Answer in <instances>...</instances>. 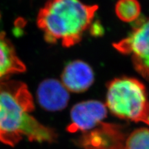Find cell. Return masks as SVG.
<instances>
[{"label":"cell","mask_w":149,"mask_h":149,"mask_svg":"<svg viewBox=\"0 0 149 149\" xmlns=\"http://www.w3.org/2000/svg\"><path fill=\"white\" fill-rule=\"evenodd\" d=\"M34 109L33 98L25 84L0 81V141L10 146L24 138L40 143L55 142L57 133L31 115Z\"/></svg>","instance_id":"cell-1"},{"label":"cell","mask_w":149,"mask_h":149,"mask_svg":"<svg viewBox=\"0 0 149 149\" xmlns=\"http://www.w3.org/2000/svg\"><path fill=\"white\" fill-rule=\"evenodd\" d=\"M98 8L80 0H48L39 11L37 24L48 43L60 41L68 48L80 42Z\"/></svg>","instance_id":"cell-2"},{"label":"cell","mask_w":149,"mask_h":149,"mask_svg":"<svg viewBox=\"0 0 149 149\" xmlns=\"http://www.w3.org/2000/svg\"><path fill=\"white\" fill-rule=\"evenodd\" d=\"M107 107L118 118L149 125V98L145 85L130 77L115 78L107 84Z\"/></svg>","instance_id":"cell-3"},{"label":"cell","mask_w":149,"mask_h":149,"mask_svg":"<svg viewBox=\"0 0 149 149\" xmlns=\"http://www.w3.org/2000/svg\"><path fill=\"white\" fill-rule=\"evenodd\" d=\"M135 22L128 36L113 46L123 55L131 56L134 68L149 81V18Z\"/></svg>","instance_id":"cell-4"},{"label":"cell","mask_w":149,"mask_h":149,"mask_svg":"<svg viewBox=\"0 0 149 149\" xmlns=\"http://www.w3.org/2000/svg\"><path fill=\"white\" fill-rule=\"evenodd\" d=\"M127 137L122 125L101 122L93 129L83 133L77 144L84 149H124Z\"/></svg>","instance_id":"cell-5"},{"label":"cell","mask_w":149,"mask_h":149,"mask_svg":"<svg viewBox=\"0 0 149 149\" xmlns=\"http://www.w3.org/2000/svg\"><path fill=\"white\" fill-rule=\"evenodd\" d=\"M107 116V107L97 100H87L76 104L70 111L69 133L85 132L93 129Z\"/></svg>","instance_id":"cell-6"},{"label":"cell","mask_w":149,"mask_h":149,"mask_svg":"<svg viewBox=\"0 0 149 149\" xmlns=\"http://www.w3.org/2000/svg\"><path fill=\"white\" fill-rule=\"evenodd\" d=\"M61 83L70 92L83 93L94 82V72L89 64L81 60H74L65 66L61 73Z\"/></svg>","instance_id":"cell-7"},{"label":"cell","mask_w":149,"mask_h":149,"mask_svg":"<svg viewBox=\"0 0 149 149\" xmlns=\"http://www.w3.org/2000/svg\"><path fill=\"white\" fill-rule=\"evenodd\" d=\"M37 101L42 109L48 111H62L69 102V93L62 83L55 79H46L39 85Z\"/></svg>","instance_id":"cell-8"},{"label":"cell","mask_w":149,"mask_h":149,"mask_svg":"<svg viewBox=\"0 0 149 149\" xmlns=\"http://www.w3.org/2000/svg\"><path fill=\"white\" fill-rule=\"evenodd\" d=\"M25 70V64L19 58L12 43L3 33H0V81Z\"/></svg>","instance_id":"cell-9"},{"label":"cell","mask_w":149,"mask_h":149,"mask_svg":"<svg viewBox=\"0 0 149 149\" xmlns=\"http://www.w3.org/2000/svg\"><path fill=\"white\" fill-rule=\"evenodd\" d=\"M115 13L124 22L137 21L141 14V5L137 0H118L115 4Z\"/></svg>","instance_id":"cell-10"},{"label":"cell","mask_w":149,"mask_h":149,"mask_svg":"<svg viewBox=\"0 0 149 149\" xmlns=\"http://www.w3.org/2000/svg\"><path fill=\"white\" fill-rule=\"evenodd\" d=\"M124 149H149V128L133 130L126 138Z\"/></svg>","instance_id":"cell-11"},{"label":"cell","mask_w":149,"mask_h":149,"mask_svg":"<svg viewBox=\"0 0 149 149\" xmlns=\"http://www.w3.org/2000/svg\"><path fill=\"white\" fill-rule=\"evenodd\" d=\"M0 17H1V15H0Z\"/></svg>","instance_id":"cell-12"}]
</instances>
